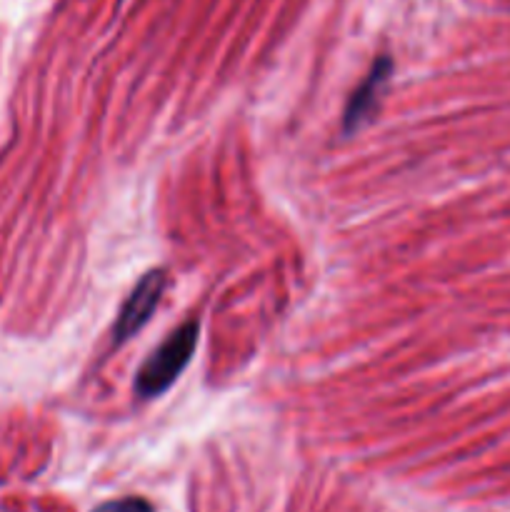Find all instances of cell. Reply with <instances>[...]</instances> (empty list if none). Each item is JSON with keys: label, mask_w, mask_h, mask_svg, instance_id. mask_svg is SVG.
Wrapping results in <instances>:
<instances>
[{"label": "cell", "mask_w": 510, "mask_h": 512, "mask_svg": "<svg viewBox=\"0 0 510 512\" xmlns=\"http://www.w3.org/2000/svg\"><path fill=\"white\" fill-rule=\"evenodd\" d=\"M198 330L200 325L195 320H188L178 330H173L168 340L145 360V365L138 373V380H135V390H138L140 398H155V395L165 393L178 380V375L188 368L190 358L195 353Z\"/></svg>", "instance_id": "6da1fadb"}, {"label": "cell", "mask_w": 510, "mask_h": 512, "mask_svg": "<svg viewBox=\"0 0 510 512\" xmlns=\"http://www.w3.org/2000/svg\"><path fill=\"white\" fill-rule=\"evenodd\" d=\"M165 285H168V278H165L163 270H150V273H145L143 278L138 280L133 293L128 295V300H125L123 308H120L118 323H115L113 328L115 343H125V340L133 338V335L148 323L150 315L158 308L160 298H163Z\"/></svg>", "instance_id": "7a4b0ae2"}, {"label": "cell", "mask_w": 510, "mask_h": 512, "mask_svg": "<svg viewBox=\"0 0 510 512\" xmlns=\"http://www.w3.org/2000/svg\"><path fill=\"white\" fill-rule=\"evenodd\" d=\"M390 68H393L390 58L375 60L368 78L358 85V90H355L353 98H350L348 108H345V120H343L345 130L360 128V125L373 115L375 105H378V98H380V90H383L385 80H388L390 75Z\"/></svg>", "instance_id": "3957f363"}, {"label": "cell", "mask_w": 510, "mask_h": 512, "mask_svg": "<svg viewBox=\"0 0 510 512\" xmlns=\"http://www.w3.org/2000/svg\"><path fill=\"white\" fill-rule=\"evenodd\" d=\"M98 512H150V508L140 500H123V503H110Z\"/></svg>", "instance_id": "277c9868"}]
</instances>
